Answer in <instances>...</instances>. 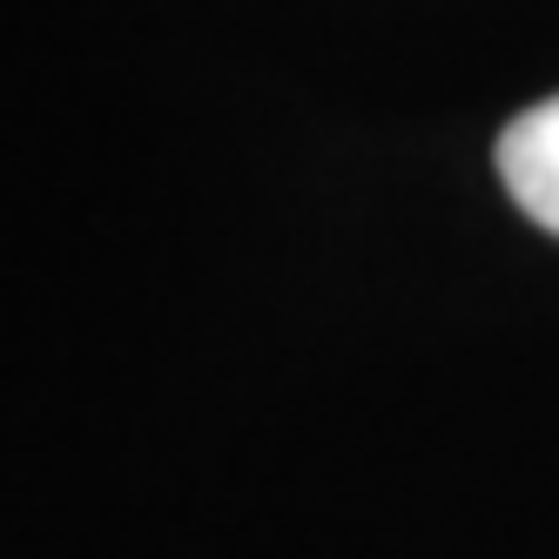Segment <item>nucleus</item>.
Here are the masks:
<instances>
[{
    "mask_svg": "<svg viewBox=\"0 0 559 559\" xmlns=\"http://www.w3.org/2000/svg\"><path fill=\"white\" fill-rule=\"evenodd\" d=\"M499 176L512 189V203L526 210L539 229L559 236V95L526 108L499 135Z\"/></svg>",
    "mask_w": 559,
    "mask_h": 559,
    "instance_id": "obj_1",
    "label": "nucleus"
}]
</instances>
